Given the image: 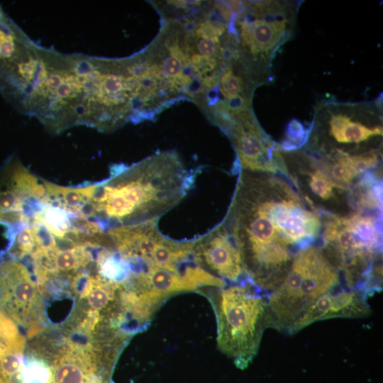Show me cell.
Instances as JSON below:
<instances>
[{"instance_id":"obj_21","label":"cell","mask_w":383,"mask_h":383,"mask_svg":"<svg viewBox=\"0 0 383 383\" xmlns=\"http://www.w3.org/2000/svg\"><path fill=\"white\" fill-rule=\"evenodd\" d=\"M25 199L13 188L0 192V211H20L24 212Z\"/></svg>"},{"instance_id":"obj_15","label":"cell","mask_w":383,"mask_h":383,"mask_svg":"<svg viewBox=\"0 0 383 383\" xmlns=\"http://www.w3.org/2000/svg\"><path fill=\"white\" fill-rule=\"evenodd\" d=\"M13 189L23 197L35 198L40 203L46 198V189L37 177L30 174L25 167L18 168L13 174Z\"/></svg>"},{"instance_id":"obj_9","label":"cell","mask_w":383,"mask_h":383,"mask_svg":"<svg viewBox=\"0 0 383 383\" xmlns=\"http://www.w3.org/2000/svg\"><path fill=\"white\" fill-rule=\"evenodd\" d=\"M245 10L234 19L244 49L253 57L265 58L289 32L287 8L274 1H243Z\"/></svg>"},{"instance_id":"obj_18","label":"cell","mask_w":383,"mask_h":383,"mask_svg":"<svg viewBox=\"0 0 383 383\" xmlns=\"http://www.w3.org/2000/svg\"><path fill=\"white\" fill-rule=\"evenodd\" d=\"M309 184L311 191L322 199H328L333 195V188L338 187L326 174L316 170L310 174Z\"/></svg>"},{"instance_id":"obj_12","label":"cell","mask_w":383,"mask_h":383,"mask_svg":"<svg viewBox=\"0 0 383 383\" xmlns=\"http://www.w3.org/2000/svg\"><path fill=\"white\" fill-rule=\"evenodd\" d=\"M227 135L235 146L239 165L243 170L274 172L279 168L276 159L279 157L257 121L235 123Z\"/></svg>"},{"instance_id":"obj_14","label":"cell","mask_w":383,"mask_h":383,"mask_svg":"<svg viewBox=\"0 0 383 383\" xmlns=\"http://www.w3.org/2000/svg\"><path fill=\"white\" fill-rule=\"evenodd\" d=\"M62 208L43 204L42 209L33 214V224L44 225L55 237L62 238L71 229L70 213Z\"/></svg>"},{"instance_id":"obj_5","label":"cell","mask_w":383,"mask_h":383,"mask_svg":"<svg viewBox=\"0 0 383 383\" xmlns=\"http://www.w3.org/2000/svg\"><path fill=\"white\" fill-rule=\"evenodd\" d=\"M337 268L323 249H299L281 284L267 296L269 327L288 331L292 323L318 297L340 284Z\"/></svg>"},{"instance_id":"obj_19","label":"cell","mask_w":383,"mask_h":383,"mask_svg":"<svg viewBox=\"0 0 383 383\" xmlns=\"http://www.w3.org/2000/svg\"><path fill=\"white\" fill-rule=\"evenodd\" d=\"M309 131L296 119L292 120L287 128V139L283 142L282 147L286 150L296 148L303 144L307 138Z\"/></svg>"},{"instance_id":"obj_7","label":"cell","mask_w":383,"mask_h":383,"mask_svg":"<svg viewBox=\"0 0 383 383\" xmlns=\"http://www.w3.org/2000/svg\"><path fill=\"white\" fill-rule=\"evenodd\" d=\"M157 221L121 226L107 233L114 243L116 252L129 265L180 270L193 261L194 240L179 241L164 235Z\"/></svg>"},{"instance_id":"obj_3","label":"cell","mask_w":383,"mask_h":383,"mask_svg":"<svg viewBox=\"0 0 383 383\" xmlns=\"http://www.w3.org/2000/svg\"><path fill=\"white\" fill-rule=\"evenodd\" d=\"M196 174L174 151L155 152L128 167L116 165L96 192L97 218L111 228L158 220L187 196Z\"/></svg>"},{"instance_id":"obj_8","label":"cell","mask_w":383,"mask_h":383,"mask_svg":"<svg viewBox=\"0 0 383 383\" xmlns=\"http://www.w3.org/2000/svg\"><path fill=\"white\" fill-rule=\"evenodd\" d=\"M37 284L26 267L15 260L0 262L2 311L26 329L28 338L43 331L44 313Z\"/></svg>"},{"instance_id":"obj_6","label":"cell","mask_w":383,"mask_h":383,"mask_svg":"<svg viewBox=\"0 0 383 383\" xmlns=\"http://www.w3.org/2000/svg\"><path fill=\"white\" fill-rule=\"evenodd\" d=\"M328 260L344 273L348 289L370 296L382 288L374 282V258L379 252L376 218L360 213L333 217L323 232Z\"/></svg>"},{"instance_id":"obj_16","label":"cell","mask_w":383,"mask_h":383,"mask_svg":"<svg viewBox=\"0 0 383 383\" xmlns=\"http://www.w3.org/2000/svg\"><path fill=\"white\" fill-rule=\"evenodd\" d=\"M348 153L337 150L331 159L324 163V169L333 179V182L348 184L356 177Z\"/></svg>"},{"instance_id":"obj_1","label":"cell","mask_w":383,"mask_h":383,"mask_svg":"<svg viewBox=\"0 0 383 383\" xmlns=\"http://www.w3.org/2000/svg\"><path fill=\"white\" fill-rule=\"evenodd\" d=\"M109 59L62 54L33 43L21 62L13 101L49 130L85 124L100 130L108 116Z\"/></svg>"},{"instance_id":"obj_13","label":"cell","mask_w":383,"mask_h":383,"mask_svg":"<svg viewBox=\"0 0 383 383\" xmlns=\"http://www.w3.org/2000/svg\"><path fill=\"white\" fill-rule=\"evenodd\" d=\"M335 111V110H334ZM330 113L328 120L329 134L340 143H360L371 138L382 135L383 129L380 125L367 126L356 120L352 115L335 111Z\"/></svg>"},{"instance_id":"obj_2","label":"cell","mask_w":383,"mask_h":383,"mask_svg":"<svg viewBox=\"0 0 383 383\" xmlns=\"http://www.w3.org/2000/svg\"><path fill=\"white\" fill-rule=\"evenodd\" d=\"M235 241L249 281L272 292L282 282L294 254L285 213L257 172L243 170L221 223Z\"/></svg>"},{"instance_id":"obj_10","label":"cell","mask_w":383,"mask_h":383,"mask_svg":"<svg viewBox=\"0 0 383 383\" xmlns=\"http://www.w3.org/2000/svg\"><path fill=\"white\" fill-rule=\"evenodd\" d=\"M192 254L198 266L224 281L237 284L249 281L240 251L222 223L194 239Z\"/></svg>"},{"instance_id":"obj_20","label":"cell","mask_w":383,"mask_h":383,"mask_svg":"<svg viewBox=\"0 0 383 383\" xmlns=\"http://www.w3.org/2000/svg\"><path fill=\"white\" fill-rule=\"evenodd\" d=\"M350 162L356 175L362 174L379 163V157L375 152H367L356 155H350Z\"/></svg>"},{"instance_id":"obj_4","label":"cell","mask_w":383,"mask_h":383,"mask_svg":"<svg viewBox=\"0 0 383 383\" xmlns=\"http://www.w3.org/2000/svg\"><path fill=\"white\" fill-rule=\"evenodd\" d=\"M250 282L198 292L210 301L217 323V346L239 369L256 356L263 333L269 327L267 298Z\"/></svg>"},{"instance_id":"obj_11","label":"cell","mask_w":383,"mask_h":383,"mask_svg":"<svg viewBox=\"0 0 383 383\" xmlns=\"http://www.w3.org/2000/svg\"><path fill=\"white\" fill-rule=\"evenodd\" d=\"M368 297L363 292L349 289L330 291L313 301L292 323L287 332L291 335L295 334L321 320L367 316L371 312Z\"/></svg>"},{"instance_id":"obj_17","label":"cell","mask_w":383,"mask_h":383,"mask_svg":"<svg viewBox=\"0 0 383 383\" xmlns=\"http://www.w3.org/2000/svg\"><path fill=\"white\" fill-rule=\"evenodd\" d=\"M223 70L218 89L223 96L222 99H230L238 96L250 97L246 91L247 88L243 77L234 71L231 62L227 63Z\"/></svg>"}]
</instances>
